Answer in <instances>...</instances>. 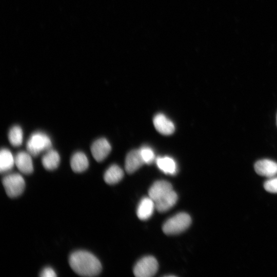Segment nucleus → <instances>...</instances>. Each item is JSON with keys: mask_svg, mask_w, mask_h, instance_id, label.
I'll use <instances>...</instances> for the list:
<instances>
[{"mask_svg": "<svg viewBox=\"0 0 277 277\" xmlns=\"http://www.w3.org/2000/svg\"><path fill=\"white\" fill-rule=\"evenodd\" d=\"M69 263L72 270L81 276H95L102 270L100 261L87 251L78 250L73 252L69 256Z\"/></svg>", "mask_w": 277, "mask_h": 277, "instance_id": "1", "label": "nucleus"}, {"mask_svg": "<svg viewBox=\"0 0 277 277\" xmlns=\"http://www.w3.org/2000/svg\"><path fill=\"white\" fill-rule=\"evenodd\" d=\"M52 142L46 133L36 131L29 137L26 143L27 151L32 156H37L42 152L51 149Z\"/></svg>", "mask_w": 277, "mask_h": 277, "instance_id": "2", "label": "nucleus"}, {"mask_svg": "<svg viewBox=\"0 0 277 277\" xmlns=\"http://www.w3.org/2000/svg\"><path fill=\"white\" fill-rule=\"evenodd\" d=\"M191 223L189 214L180 212L168 219L164 224L163 232L168 235L180 233L187 229Z\"/></svg>", "mask_w": 277, "mask_h": 277, "instance_id": "3", "label": "nucleus"}, {"mask_svg": "<svg viewBox=\"0 0 277 277\" xmlns=\"http://www.w3.org/2000/svg\"><path fill=\"white\" fill-rule=\"evenodd\" d=\"M2 183L7 195L11 198L21 195L25 187L23 177L16 173L5 176L2 180Z\"/></svg>", "mask_w": 277, "mask_h": 277, "instance_id": "4", "label": "nucleus"}, {"mask_svg": "<svg viewBox=\"0 0 277 277\" xmlns=\"http://www.w3.org/2000/svg\"><path fill=\"white\" fill-rule=\"evenodd\" d=\"M158 269V263L153 256L142 258L134 266L133 273L137 277H150L154 275Z\"/></svg>", "mask_w": 277, "mask_h": 277, "instance_id": "5", "label": "nucleus"}, {"mask_svg": "<svg viewBox=\"0 0 277 277\" xmlns=\"http://www.w3.org/2000/svg\"><path fill=\"white\" fill-rule=\"evenodd\" d=\"M111 150V146L108 141L102 137L94 141L91 146L93 157L98 162L104 160Z\"/></svg>", "mask_w": 277, "mask_h": 277, "instance_id": "6", "label": "nucleus"}, {"mask_svg": "<svg viewBox=\"0 0 277 277\" xmlns=\"http://www.w3.org/2000/svg\"><path fill=\"white\" fill-rule=\"evenodd\" d=\"M254 168L256 173L261 176L270 178L277 174V163L271 160H259L255 163Z\"/></svg>", "mask_w": 277, "mask_h": 277, "instance_id": "7", "label": "nucleus"}, {"mask_svg": "<svg viewBox=\"0 0 277 277\" xmlns=\"http://www.w3.org/2000/svg\"><path fill=\"white\" fill-rule=\"evenodd\" d=\"M153 123L155 129L165 135L172 134L175 130L173 122L163 113L156 114L153 117Z\"/></svg>", "mask_w": 277, "mask_h": 277, "instance_id": "8", "label": "nucleus"}, {"mask_svg": "<svg viewBox=\"0 0 277 277\" xmlns=\"http://www.w3.org/2000/svg\"><path fill=\"white\" fill-rule=\"evenodd\" d=\"M172 190V185L169 182L164 180L157 181L150 187L148 194L156 202Z\"/></svg>", "mask_w": 277, "mask_h": 277, "instance_id": "9", "label": "nucleus"}, {"mask_svg": "<svg viewBox=\"0 0 277 277\" xmlns=\"http://www.w3.org/2000/svg\"><path fill=\"white\" fill-rule=\"evenodd\" d=\"M15 165L18 169L25 174L33 171V165L31 155L28 152L20 151L15 156Z\"/></svg>", "mask_w": 277, "mask_h": 277, "instance_id": "10", "label": "nucleus"}, {"mask_svg": "<svg viewBox=\"0 0 277 277\" xmlns=\"http://www.w3.org/2000/svg\"><path fill=\"white\" fill-rule=\"evenodd\" d=\"M144 163L139 149L130 151L125 159V170L129 173H132L138 169Z\"/></svg>", "mask_w": 277, "mask_h": 277, "instance_id": "11", "label": "nucleus"}, {"mask_svg": "<svg viewBox=\"0 0 277 277\" xmlns=\"http://www.w3.org/2000/svg\"><path fill=\"white\" fill-rule=\"evenodd\" d=\"M155 208V202L149 196L143 198L140 202L136 210L137 217L141 220L149 219Z\"/></svg>", "mask_w": 277, "mask_h": 277, "instance_id": "12", "label": "nucleus"}, {"mask_svg": "<svg viewBox=\"0 0 277 277\" xmlns=\"http://www.w3.org/2000/svg\"><path fill=\"white\" fill-rule=\"evenodd\" d=\"M70 166L74 172L81 173L87 169L89 167V161L84 152L77 151L72 155Z\"/></svg>", "mask_w": 277, "mask_h": 277, "instance_id": "13", "label": "nucleus"}, {"mask_svg": "<svg viewBox=\"0 0 277 277\" xmlns=\"http://www.w3.org/2000/svg\"><path fill=\"white\" fill-rule=\"evenodd\" d=\"M177 200V195L172 190L162 198L155 202V208L160 212H166L176 204Z\"/></svg>", "mask_w": 277, "mask_h": 277, "instance_id": "14", "label": "nucleus"}, {"mask_svg": "<svg viewBox=\"0 0 277 277\" xmlns=\"http://www.w3.org/2000/svg\"><path fill=\"white\" fill-rule=\"evenodd\" d=\"M157 167L164 173L170 175L175 174L177 170L175 161L168 156H159L155 160Z\"/></svg>", "mask_w": 277, "mask_h": 277, "instance_id": "15", "label": "nucleus"}, {"mask_svg": "<svg viewBox=\"0 0 277 277\" xmlns=\"http://www.w3.org/2000/svg\"><path fill=\"white\" fill-rule=\"evenodd\" d=\"M60 163V156L57 151L49 149L42 158L43 167L47 170H53L56 169Z\"/></svg>", "mask_w": 277, "mask_h": 277, "instance_id": "16", "label": "nucleus"}, {"mask_svg": "<svg viewBox=\"0 0 277 277\" xmlns=\"http://www.w3.org/2000/svg\"><path fill=\"white\" fill-rule=\"evenodd\" d=\"M123 176L124 171L118 165L113 164L106 170L104 179L106 183L113 185L118 183Z\"/></svg>", "mask_w": 277, "mask_h": 277, "instance_id": "17", "label": "nucleus"}, {"mask_svg": "<svg viewBox=\"0 0 277 277\" xmlns=\"http://www.w3.org/2000/svg\"><path fill=\"white\" fill-rule=\"evenodd\" d=\"M15 164V157L7 148H2L0 152V171L1 173L11 170Z\"/></svg>", "mask_w": 277, "mask_h": 277, "instance_id": "18", "label": "nucleus"}, {"mask_svg": "<svg viewBox=\"0 0 277 277\" xmlns=\"http://www.w3.org/2000/svg\"><path fill=\"white\" fill-rule=\"evenodd\" d=\"M8 140L13 146H21L23 141V131L22 128L18 125L12 126L8 132Z\"/></svg>", "mask_w": 277, "mask_h": 277, "instance_id": "19", "label": "nucleus"}, {"mask_svg": "<svg viewBox=\"0 0 277 277\" xmlns=\"http://www.w3.org/2000/svg\"><path fill=\"white\" fill-rule=\"evenodd\" d=\"M145 164H150L156 160L153 150L149 146H143L139 149Z\"/></svg>", "mask_w": 277, "mask_h": 277, "instance_id": "20", "label": "nucleus"}, {"mask_svg": "<svg viewBox=\"0 0 277 277\" xmlns=\"http://www.w3.org/2000/svg\"><path fill=\"white\" fill-rule=\"evenodd\" d=\"M264 187L266 191L270 193H277V177H272L265 181Z\"/></svg>", "mask_w": 277, "mask_h": 277, "instance_id": "21", "label": "nucleus"}, {"mask_svg": "<svg viewBox=\"0 0 277 277\" xmlns=\"http://www.w3.org/2000/svg\"><path fill=\"white\" fill-rule=\"evenodd\" d=\"M39 276L41 277H55L56 274L54 270L50 267H45L41 271Z\"/></svg>", "mask_w": 277, "mask_h": 277, "instance_id": "22", "label": "nucleus"}, {"mask_svg": "<svg viewBox=\"0 0 277 277\" xmlns=\"http://www.w3.org/2000/svg\"><path fill=\"white\" fill-rule=\"evenodd\" d=\"M276 125H277V114H276Z\"/></svg>", "mask_w": 277, "mask_h": 277, "instance_id": "23", "label": "nucleus"}]
</instances>
